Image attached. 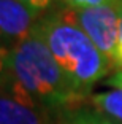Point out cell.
Segmentation results:
<instances>
[{"label": "cell", "instance_id": "1", "mask_svg": "<svg viewBox=\"0 0 122 124\" xmlns=\"http://www.w3.org/2000/svg\"><path fill=\"white\" fill-rule=\"evenodd\" d=\"M35 29L43 37L70 86L81 99L87 97L93 84L113 67L79 27L68 7L38 19Z\"/></svg>", "mask_w": 122, "mask_h": 124}, {"label": "cell", "instance_id": "2", "mask_svg": "<svg viewBox=\"0 0 122 124\" xmlns=\"http://www.w3.org/2000/svg\"><path fill=\"white\" fill-rule=\"evenodd\" d=\"M10 73L14 83L46 113L81 100L35 27L10 51Z\"/></svg>", "mask_w": 122, "mask_h": 124}, {"label": "cell", "instance_id": "3", "mask_svg": "<svg viewBox=\"0 0 122 124\" xmlns=\"http://www.w3.org/2000/svg\"><path fill=\"white\" fill-rule=\"evenodd\" d=\"M70 10L75 21L92 40V43L106 56V59L113 65H116V54L121 35V16L117 0L100 7L70 8Z\"/></svg>", "mask_w": 122, "mask_h": 124}, {"label": "cell", "instance_id": "4", "mask_svg": "<svg viewBox=\"0 0 122 124\" xmlns=\"http://www.w3.org/2000/svg\"><path fill=\"white\" fill-rule=\"evenodd\" d=\"M0 124H48V116L10 78L0 86Z\"/></svg>", "mask_w": 122, "mask_h": 124}, {"label": "cell", "instance_id": "5", "mask_svg": "<svg viewBox=\"0 0 122 124\" xmlns=\"http://www.w3.org/2000/svg\"><path fill=\"white\" fill-rule=\"evenodd\" d=\"M38 11L21 0H0V45L13 49L32 33Z\"/></svg>", "mask_w": 122, "mask_h": 124}, {"label": "cell", "instance_id": "6", "mask_svg": "<svg viewBox=\"0 0 122 124\" xmlns=\"http://www.w3.org/2000/svg\"><path fill=\"white\" fill-rule=\"evenodd\" d=\"M92 103L97 107L98 113H106V116L122 123V88L95 94L92 97Z\"/></svg>", "mask_w": 122, "mask_h": 124}, {"label": "cell", "instance_id": "7", "mask_svg": "<svg viewBox=\"0 0 122 124\" xmlns=\"http://www.w3.org/2000/svg\"><path fill=\"white\" fill-rule=\"evenodd\" d=\"M10 51L8 48L0 45V86H3L10 81Z\"/></svg>", "mask_w": 122, "mask_h": 124}, {"label": "cell", "instance_id": "8", "mask_svg": "<svg viewBox=\"0 0 122 124\" xmlns=\"http://www.w3.org/2000/svg\"><path fill=\"white\" fill-rule=\"evenodd\" d=\"M68 124H101V113L98 111H79Z\"/></svg>", "mask_w": 122, "mask_h": 124}, {"label": "cell", "instance_id": "9", "mask_svg": "<svg viewBox=\"0 0 122 124\" xmlns=\"http://www.w3.org/2000/svg\"><path fill=\"white\" fill-rule=\"evenodd\" d=\"M70 8H90V7H100V5L113 3L116 0H64Z\"/></svg>", "mask_w": 122, "mask_h": 124}, {"label": "cell", "instance_id": "10", "mask_svg": "<svg viewBox=\"0 0 122 124\" xmlns=\"http://www.w3.org/2000/svg\"><path fill=\"white\" fill-rule=\"evenodd\" d=\"M21 2L25 3V5H29L30 8H33V10L38 11V13L44 11L51 3H52V0H21Z\"/></svg>", "mask_w": 122, "mask_h": 124}, {"label": "cell", "instance_id": "11", "mask_svg": "<svg viewBox=\"0 0 122 124\" xmlns=\"http://www.w3.org/2000/svg\"><path fill=\"white\" fill-rule=\"evenodd\" d=\"M109 84H113L114 88H122V70H119L116 75L109 78Z\"/></svg>", "mask_w": 122, "mask_h": 124}, {"label": "cell", "instance_id": "12", "mask_svg": "<svg viewBox=\"0 0 122 124\" xmlns=\"http://www.w3.org/2000/svg\"><path fill=\"white\" fill-rule=\"evenodd\" d=\"M101 124H122V123L117 121V119H114V118H109V116L101 115Z\"/></svg>", "mask_w": 122, "mask_h": 124}, {"label": "cell", "instance_id": "13", "mask_svg": "<svg viewBox=\"0 0 122 124\" xmlns=\"http://www.w3.org/2000/svg\"><path fill=\"white\" fill-rule=\"evenodd\" d=\"M117 7H119V16H121V35H119V40H122V0H117Z\"/></svg>", "mask_w": 122, "mask_h": 124}]
</instances>
